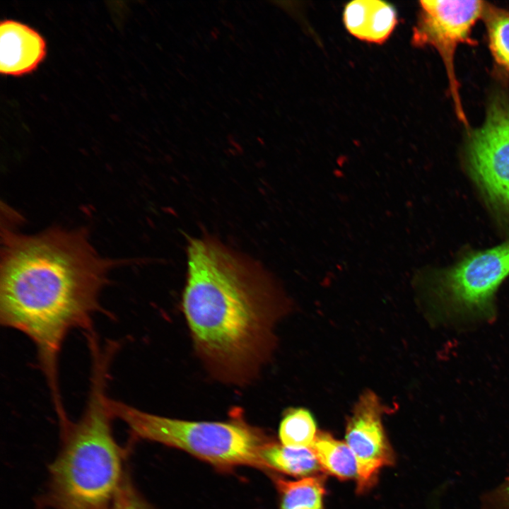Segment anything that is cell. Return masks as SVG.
Returning a JSON list of instances; mask_svg holds the SVG:
<instances>
[{"label": "cell", "instance_id": "cell-12", "mask_svg": "<svg viewBox=\"0 0 509 509\" xmlns=\"http://www.w3.org/2000/svg\"><path fill=\"white\" fill-rule=\"evenodd\" d=\"M310 449L323 472L341 480L357 479V462L346 442L334 438L328 433L319 431Z\"/></svg>", "mask_w": 509, "mask_h": 509}, {"label": "cell", "instance_id": "cell-5", "mask_svg": "<svg viewBox=\"0 0 509 509\" xmlns=\"http://www.w3.org/2000/svg\"><path fill=\"white\" fill-rule=\"evenodd\" d=\"M508 276L509 241L469 254L427 281L431 312L445 321L490 320L496 293Z\"/></svg>", "mask_w": 509, "mask_h": 509}, {"label": "cell", "instance_id": "cell-6", "mask_svg": "<svg viewBox=\"0 0 509 509\" xmlns=\"http://www.w3.org/2000/svg\"><path fill=\"white\" fill-rule=\"evenodd\" d=\"M470 172L498 216L509 223V98L493 95L467 144Z\"/></svg>", "mask_w": 509, "mask_h": 509}, {"label": "cell", "instance_id": "cell-14", "mask_svg": "<svg viewBox=\"0 0 509 509\" xmlns=\"http://www.w3.org/2000/svg\"><path fill=\"white\" fill-rule=\"evenodd\" d=\"M317 433L313 416L303 408L288 409L279 428L281 443L298 448H311Z\"/></svg>", "mask_w": 509, "mask_h": 509}, {"label": "cell", "instance_id": "cell-16", "mask_svg": "<svg viewBox=\"0 0 509 509\" xmlns=\"http://www.w3.org/2000/svg\"><path fill=\"white\" fill-rule=\"evenodd\" d=\"M104 509H151L127 482L122 483L117 494Z\"/></svg>", "mask_w": 509, "mask_h": 509}, {"label": "cell", "instance_id": "cell-15", "mask_svg": "<svg viewBox=\"0 0 509 509\" xmlns=\"http://www.w3.org/2000/svg\"><path fill=\"white\" fill-rule=\"evenodd\" d=\"M489 47L498 68L509 76V11L486 6Z\"/></svg>", "mask_w": 509, "mask_h": 509}, {"label": "cell", "instance_id": "cell-7", "mask_svg": "<svg viewBox=\"0 0 509 509\" xmlns=\"http://www.w3.org/2000/svg\"><path fill=\"white\" fill-rule=\"evenodd\" d=\"M486 6L481 1H421L419 18L414 30L416 45H431L440 55L446 69L454 106L458 118L467 119L460 98L454 57L465 42Z\"/></svg>", "mask_w": 509, "mask_h": 509}, {"label": "cell", "instance_id": "cell-11", "mask_svg": "<svg viewBox=\"0 0 509 509\" xmlns=\"http://www.w3.org/2000/svg\"><path fill=\"white\" fill-rule=\"evenodd\" d=\"M267 470H276L296 477L321 475L323 472L310 448L292 447L271 440L262 450Z\"/></svg>", "mask_w": 509, "mask_h": 509}, {"label": "cell", "instance_id": "cell-17", "mask_svg": "<svg viewBox=\"0 0 509 509\" xmlns=\"http://www.w3.org/2000/svg\"><path fill=\"white\" fill-rule=\"evenodd\" d=\"M503 493L504 501H505L506 505L508 506V508H509V479L505 484V486H504L503 490Z\"/></svg>", "mask_w": 509, "mask_h": 509}, {"label": "cell", "instance_id": "cell-3", "mask_svg": "<svg viewBox=\"0 0 509 509\" xmlns=\"http://www.w3.org/2000/svg\"><path fill=\"white\" fill-rule=\"evenodd\" d=\"M90 352V384L84 412L76 423L62 426L63 448L50 469L49 499L57 509H104L124 482L106 393L115 351L96 346Z\"/></svg>", "mask_w": 509, "mask_h": 509}, {"label": "cell", "instance_id": "cell-13", "mask_svg": "<svg viewBox=\"0 0 509 509\" xmlns=\"http://www.w3.org/2000/svg\"><path fill=\"white\" fill-rule=\"evenodd\" d=\"M279 495V509H324L325 494L323 475L290 481L274 476Z\"/></svg>", "mask_w": 509, "mask_h": 509}, {"label": "cell", "instance_id": "cell-1", "mask_svg": "<svg viewBox=\"0 0 509 509\" xmlns=\"http://www.w3.org/2000/svg\"><path fill=\"white\" fill-rule=\"evenodd\" d=\"M1 239L0 322L32 341L52 402L60 404L63 342L74 329L93 331L112 262L97 254L84 230L25 235L6 226Z\"/></svg>", "mask_w": 509, "mask_h": 509}, {"label": "cell", "instance_id": "cell-9", "mask_svg": "<svg viewBox=\"0 0 509 509\" xmlns=\"http://www.w3.org/2000/svg\"><path fill=\"white\" fill-rule=\"evenodd\" d=\"M46 55L44 38L27 25L5 20L0 25V72L22 76L34 71Z\"/></svg>", "mask_w": 509, "mask_h": 509}, {"label": "cell", "instance_id": "cell-8", "mask_svg": "<svg viewBox=\"0 0 509 509\" xmlns=\"http://www.w3.org/2000/svg\"><path fill=\"white\" fill-rule=\"evenodd\" d=\"M384 411L377 394L366 390L360 396L346 421V443L358 466V493L370 489L377 481L380 471L394 462L382 425Z\"/></svg>", "mask_w": 509, "mask_h": 509}, {"label": "cell", "instance_id": "cell-10", "mask_svg": "<svg viewBox=\"0 0 509 509\" xmlns=\"http://www.w3.org/2000/svg\"><path fill=\"white\" fill-rule=\"evenodd\" d=\"M344 21L349 32L357 38L381 43L388 38L397 24L394 8L377 0H356L345 8Z\"/></svg>", "mask_w": 509, "mask_h": 509}, {"label": "cell", "instance_id": "cell-4", "mask_svg": "<svg viewBox=\"0 0 509 509\" xmlns=\"http://www.w3.org/2000/svg\"><path fill=\"white\" fill-rule=\"evenodd\" d=\"M108 406L136 438L180 449L222 469L248 466L267 470L262 450L272 439L238 411L227 421H192L145 412L110 398Z\"/></svg>", "mask_w": 509, "mask_h": 509}, {"label": "cell", "instance_id": "cell-2", "mask_svg": "<svg viewBox=\"0 0 509 509\" xmlns=\"http://www.w3.org/2000/svg\"><path fill=\"white\" fill-rule=\"evenodd\" d=\"M182 309L199 358L216 380L249 385L271 359L284 294L253 261L209 238L193 239Z\"/></svg>", "mask_w": 509, "mask_h": 509}]
</instances>
